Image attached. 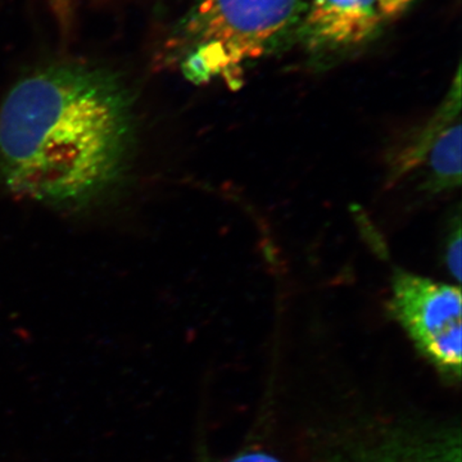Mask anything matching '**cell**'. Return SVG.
Instances as JSON below:
<instances>
[{"mask_svg": "<svg viewBox=\"0 0 462 462\" xmlns=\"http://www.w3.org/2000/svg\"><path fill=\"white\" fill-rule=\"evenodd\" d=\"M364 462H460L458 449L443 448L438 446L418 447V448L387 449L376 452Z\"/></svg>", "mask_w": 462, "mask_h": 462, "instance_id": "obj_6", "label": "cell"}, {"mask_svg": "<svg viewBox=\"0 0 462 462\" xmlns=\"http://www.w3.org/2000/svg\"><path fill=\"white\" fill-rule=\"evenodd\" d=\"M461 225L457 221L454 231L449 236L448 242L446 245V263L451 272L452 276L457 282H461L462 275V243H461Z\"/></svg>", "mask_w": 462, "mask_h": 462, "instance_id": "obj_7", "label": "cell"}, {"mask_svg": "<svg viewBox=\"0 0 462 462\" xmlns=\"http://www.w3.org/2000/svg\"><path fill=\"white\" fill-rule=\"evenodd\" d=\"M309 0H196L170 32L167 60L194 84L238 89L245 71L293 42Z\"/></svg>", "mask_w": 462, "mask_h": 462, "instance_id": "obj_2", "label": "cell"}, {"mask_svg": "<svg viewBox=\"0 0 462 462\" xmlns=\"http://www.w3.org/2000/svg\"><path fill=\"white\" fill-rule=\"evenodd\" d=\"M230 462H281L276 460L273 456L261 454V452H257V454H248L240 456V457L236 458V460Z\"/></svg>", "mask_w": 462, "mask_h": 462, "instance_id": "obj_9", "label": "cell"}, {"mask_svg": "<svg viewBox=\"0 0 462 462\" xmlns=\"http://www.w3.org/2000/svg\"><path fill=\"white\" fill-rule=\"evenodd\" d=\"M383 21L378 0H309L293 41L310 57L329 60L369 44Z\"/></svg>", "mask_w": 462, "mask_h": 462, "instance_id": "obj_4", "label": "cell"}, {"mask_svg": "<svg viewBox=\"0 0 462 462\" xmlns=\"http://www.w3.org/2000/svg\"><path fill=\"white\" fill-rule=\"evenodd\" d=\"M416 0H378L379 11L383 20H394L402 16Z\"/></svg>", "mask_w": 462, "mask_h": 462, "instance_id": "obj_8", "label": "cell"}, {"mask_svg": "<svg viewBox=\"0 0 462 462\" xmlns=\"http://www.w3.org/2000/svg\"><path fill=\"white\" fill-rule=\"evenodd\" d=\"M461 81L456 75L452 91L420 138L407 149L396 165L397 176L418 166L428 169L431 191L451 189L461 184Z\"/></svg>", "mask_w": 462, "mask_h": 462, "instance_id": "obj_5", "label": "cell"}, {"mask_svg": "<svg viewBox=\"0 0 462 462\" xmlns=\"http://www.w3.org/2000/svg\"><path fill=\"white\" fill-rule=\"evenodd\" d=\"M392 311L440 372L460 379L461 291L403 272L393 279Z\"/></svg>", "mask_w": 462, "mask_h": 462, "instance_id": "obj_3", "label": "cell"}, {"mask_svg": "<svg viewBox=\"0 0 462 462\" xmlns=\"http://www.w3.org/2000/svg\"><path fill=\"white\" fill-rule=\"evenodd\" d=\"M135 143L132 91L99 67L57 65L23 79L0 107V185L83 209L124 184Z\"/></svg>", "mask_w": 462, "mask_h": 462, "instance_id": "obj_1", "label": "cell"}]
</instances>
